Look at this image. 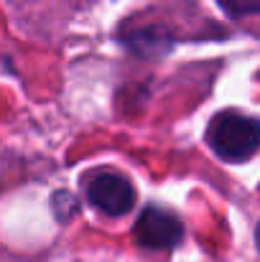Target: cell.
Masks as SVG:
<instances>
[{"label": "cell", "mask_w": 260, "mask_h": 262, "mask_svg": "<svg viewBox=\"0 0 260 262\" xmlns=\"http://www.w3.org/2000/svg\"><path fill=\"white\" fill-rule=\"evenodd\" d=\"M209 148L227 163H243L255 156L260 143L258 122L243 112H219L207 130Z\"/></svg>", "instance_id": "cell-1"}, {"label": "cell", "mask_w": 260, "mask_h": 262, "mask_svg": "<svg viewBox=\"0 0 260 262\" xmlns=\"http://www.w3.org/2000/svg\"><path fill=\"white\" fill-rule=\"evenodd\" d=\"M89 201L107 216H123L135 206V188L120 173H97L87 186Z\"/></svg>", "instance_id": "cell-2"}, {"label": "cell", "mask_w": 260, "mask_h": 262, "mask_svg": "<svg viewBox=\"0 0 260 262\" xmlns=\"http://www.w3.org/2000/svg\"><path fill=\"white\" fill-rule=\"evenodd\" d=\"M133 232H135L138 245H143L148 250H169L173 245H178V239L184 234V227L171 211L151 206L138 216Z\"/></svg>", "instance_id": "cell-3"}, {"label": "cell", "mask_w": 260, "mask_h": 262, "mask_svg": "<svg viewBox=\"0 0 260 262\" xmlns=\"http://www.w3.org/2000/svg\"><path fill=\"white\" fill-rule=\"evenodd\" d=\"M260 0H222V5L235 13V15H245V13H255Z\"/></svg>", "instance_id": "cell-4"}]
</instances>
